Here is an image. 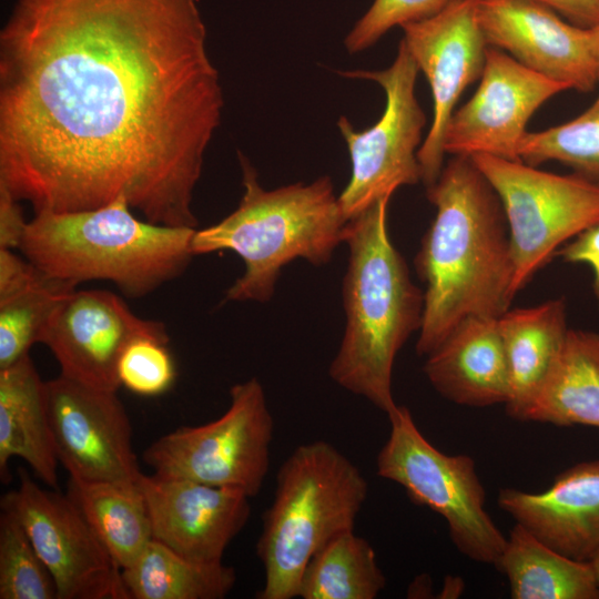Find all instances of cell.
Wrapping results in <instances>:
<instances>
[{"instance_id": "6da1fadb", "label": "cell", "mask_w": 599, "mask_h": 599, "mask_svg": "<svg viewBox=\"0 0 599 599\" xmlns=\"http://www.w3.org/2000/svg\"><path fill=\"white\" fill-rule=\"evenodd\" d=\"M223 91L197 0H16L0 31V191L34 213L124 196L197 225Z\"/></svg>"}, {"instance_id": "7a4b0ae2", "label": "cell", "mask_w": 599, "mask_h": 599, "mask_svg": "<svg viewBox=\"0 0 599 599\" xmlns=\"http://www.w3.org/2000/svg\"><path fill=\"white\" fill-rule=\"evenodd\" d=\"M436 215L415 258L425 283L416 352L427 356L468 316L498 318L514 298L500 199L471 158L454 155L427 187Z\"/></svg>"}, {"instance_id": "3957f363", "label": "cell", "mask_w": 599, "mask_h": 599, "mask_svg": "<svg viewBox=\"0 0 599 599\" xmlns=\"http://www.w3.org/2000/svg\"><path fill=\"white\" fill-rule=\"evenodd\" d=\"M390 197L379 199L346 224V328L329 366L336 384L365 397L386 415L397 406L392 393L395 357L420 328L424 312V292L413 283L388 234Z\"/></svg>"}, {"instance_id": "277c9868", "label": "cell", "mask_w": 599, "mask_h": 599, "mask_svg": "<svg viewBox=\"0 0 599 599\" xmlns=\"http://www.w3.org/2000/svg\"><path fill=\"white\" fill-rule=\"evenodd\" d=\"M195 230L140 220L120 196L88 211L34 213L18 250L51 277L105 280L141 298L183 274Z\"/></svg>"}, {"instance_id": "5b68a950", "label": "cell", "mask_w": 599, "mask_h": 599, "mask_svg": "<svg viewBox=\"0 0 599 599\" xmlns=\"http://www.w3.org/2000/svg\"><path fill=\"white\" fill-rule=\"evenodd\" d=\"M238 158L244 190L238 206L219 223L195 230L191 251L236 253L244 272L227 288L225 300L263 303L272 298L282 268L293 260L327 264L344 242L348 221L328 176L266 190L247 159Z\"/></svg>"}, {"instance_id": "8992f818", "label": "cell", "mask_w": 599, "mask_h": 599, "mask_svg": "<svg viewBox=\"0 0 599 599\" xmlns=\"http://www.w3.org/2000/svg\"><path fill=\"white\" fill-rule=\"evenodd\" d=\"M367 495L359 468L331 443L297 446L280 467L274 499L262 516L256 554L265 581L256 597H297L312 557L336 536L354 530Z\"/></svg>"}, {"instance_id": "52a82bcc", "label": "cell", "mask_w": 599, "mask_h": 599, "mask_svg": "<svg viewBox=\"0 0 599 599\" xmlns=\"http://www.w3.org/2000/svg\"><path fill=\"white\" fill-rule=\"evenodd\" d=\"M390 432L376 457L379 477L400 485L409 499L441 516L457 550L496 565L507 538L485 509L486 491L468 455H447L418 429L409 409L387 415Z\"/></svg>"}, {"instance_id": "ba28073f", "label": "cell", "mask_w": 599, "mask_h": 599, "mask_svg": "<svg viewBox=\"0 0 599 599\" xmlns=\"http://www.w3.org/2000/svg\"><path fill=\"white\" fill-rule=\"evenodd\" d=\"M230 397L215 420L180 427L143 451L155 475L238 489L250 498L258 494L270 467L273 416L255 377L234 385Z\"/></svg>"}, {"instance_id": "9c48e42d", "label": "cell", "mask_w": 599, "mask_h": 599, "mask_svg": "<svg viewBox=\"0 0 599 599\" xmlns=\"http://www.w3.org/2000/svg\"><path fill=\"white\" fill-rule=\"evenodd\" d=\"M498 194L508 224L515 297L560 245L599 223V184L522 161L470 156Z\"/></svg>"}, {"instance_id": "30bf717a", "label": "cell", "mask_w": 599, "mask_h": 599, "mask_svg": "<svg viewBox=\"0 0 599 599\" xmlns=\"http://www.w3.org/2000/svg\"><path fill=\"white\" fill-rule=\"evenodd\" d=\"M419 69L400 41L393 63L384 70L344 71L351 79L369 80L385 93V108L379 120L364 131H356L346 116L337 128L351 158V179L338 195L347 221L372 204L392 196L400 186L422 181L417 153L426 115L416 97Z\"/></svg>"}, {"instance_id": "8fae6325", "label": "cell", "mask_w": 599, "mask_h": 599, "mask_svg": "<svg viewBox=\"0 0 599 599\" xmlns=\"http://www.w3.org/2000/svg\"><path fill=\"white\" fill-rule=\"evenodd\" d=\"M1 510L22 525L57 586L58 599H130L122 570L68 495L41 488L23 468Z\"/></svg>"}, {"instance_id": "7c38bea8", "label": "cell", "mask_w": 599, "mask_h": 599, "mask_svg": "<svg viewBox=\"0 0 599 599\" xmlns=\"http://www.w3.org/2000/svg\"><path fill=\"white\" fill-rule=\"evenodd\" d=\"M45 399L54 454L71 478L139 483L130 418L115 390L60 374L45 382Z\"/></svg>"}, {"instance_id": "4fadbf2b", "label": "cell", "mask_w": 599, "mask_h": 599, "mask_svg": "<svg viewBox=\"0 0 599 599\" xmlns=\"http://www.w3.org/2000/svg\"><path fill=\"white\" fill-rule=\"evenodd\" d=\"M402 42L428 81L433 120L418 150L422 182L432 186L444 167V139L458 99L480 79L488 44L476 0H458L429 18L400 27Z\"/></svg>"}, {"instance_id": "5bb4252c", "label": "cell", "mask_w": 599, "mask_h": 599, "mask_svg": "<svg viewBox=\"0 0 599 599\" xmlns=\"http://www.w3.org/2000/svg\"><path fill=\"white\" fill-rule=\"evenodd\" d=\"M565 90L566 85L488 45L476 92L449 120L445 153L520 161L519 148L529 119L548 99Z\"/></svg>"}, {"instance_id": "9a60e30c", "label": "cell", "mask_w": 599, "mask_h": 599, "mask_svg": "<svg viewBox=\"0 0 599 599\" xmlns=\"http://www.w3.org/2000/svg\"><path fill=\"white\" fill-rule=\"evenodd\" d=\"M170 341L163 323L136 316L114 293L74 290L58 305L40 337L61 374L79 383L118 392V365L136 337Z\"/></svg>"}, {"instance_id": "2e32d148", "label": "cell", "mask_w": 599, "mask_h": 599, "mask_svg": "<svg viewBox=\"0 0 599 599\" xmlns=\"http://www.w3.org/2000/svg\"><path fill=\"white\" fill-rule=\"evenodd\" d=\"M476 10L489 47L567 89L590 92L599 82L589 28L534 0H476Z\"/></svg>"}, {"instance_id": "e0dca14e", "label": "cell", "mask_w": 599, "mask_h": 599, "mask_svg": "<svg viewBox=\"0 0 599 599\" xmlns=\"http://www.w3.org/2000/svg\"><path fill=\"white\" fill-rule=\"evenodd\" d=\"M139 486L153 540L193 561L222 562L227 546L250 518V497L238 489L155 474H143Z\"/></svg>"}, {"instance_id": "ac0fdd59", "label": "cell", "mask_w": 599, "mask_h": 599, "mask_svg": "<svg viewBox=\"0 0 599 599\" xmlns=\"http://www.w3.org/2000/svg\"><path fill=\"white\" fill-rule=\"evenodd\" d=\"M497 504L516 524L570 559L590 562L599 551V459L564 470L541 493L501 488Z\"/></svg>"}, {"instance_id": "d6986e66", "label": "cell", "mask_w": 599, "mask_h": 599, "mask_svg": "<svg viewBox=\"0 0 599 599\" xmlns=\"http://www.w3.org/2000/svg\"><path fill=\"white\" fill-rule=\"evenodd\" d=\"M424 373L446 399L464 406L506 404L510 385L498 319L464 318L426 356Z\"/></svg>"}, {"instance_id": "ffe728a7", "label": "cell", "mask_w": 599, "mask_h": 599, "mask_svg": "<svg viewBox=\"0 0 599 599\" xmlns=\"http://www.w3.org/2000/svg\"><path fill=\"white\" fill-rule=\"evenodd\" d=\"M22 458L47 486L57 489L58 459L48 419L45 382L30 355L0 369V478L10 480L9 461Z\"/></svg>"}, {"instance_id": "44dd1931", "label": "cell", "mask_w": 599, "mask_h": 599, "mask_svg": "<svg viewBox=\"0 0 599 599\" xmlns=\"http://www.w3.org/2000/svg\"><path fill=\"white\" fill-rule=\"evenodd\" d=\"M497 319L510 385L506 412L520 420L569 329L566 301L557 297L536 306L508 308Z\"/></svg>"}, {"instance_id": "7402d4cb", "label": "cell", "mask_w": 599, "mask_h": 599, "mask_svg": "<svg viewBox=\"0 0 599 599\" xmlns=\"http://www.w3.org/2000/svg\"><path fill=\"white\" fill-rule=\"evenodd\" d=\"M520 420L599 428V333L568 329Z\"/></svg>"}, {"instance_id": "603a6c76", "label": "cell", "mask_w": 599, "mask_h": 599, "mask_svg": "<svg viewBox=\"0 0 599 599\" xmlns=\"http://www.w3.org/2000/svg\"><path fill=\"white\" fill-rule=\"evenodd\" d=\"M514 599H599L590 562L570 559L516 524L495 565Z\"/></svg>"}, {"instance_id": "cb8c5ba5", "label": "cell", "mask_w": 599, "mask_h": 599, "mask_svg": "<svg viewBox=\"0 0 599 599\" xmlns=\"http://www.w3.org/2000/svg\"><path fill=\"white\" fill-rule=\"evenodd\" d=\"M67 495L121 570L134 564L153 539L139 483L83 481L69 477Z\"/></svg>"}, {"instance_id": "d4e9b609", "label": "cell", "mask_w": 599, "mask_h": 599, "mask_svg": "<svg viewBox=\"0 0 599 599\" xmlns=\"http://www.w3.org/2000/svg\"><path fill=\"white\" fill-rule=\"evenodd\" d=\"M122 578L130 599H222L236 582L233 567L186 559L153 539Z\"/></svg>"}, {"instance_id": "484cf974", "label": "cell", "mask_w": 599, "mask_h": 599, "mask_svg": "<svg viewBox=\"0 0 599 599\" xmlns=\"http://www.w3.org/2000/svg\"><path fill=\"white\" fill-rule=\"evenodd\" d=\"M386 586L372 545L343 532L319 549L305 567L297 591L302 599H374Z\"/></svg>"}, {"instance_id": "4316f807", "label": "cell", "mask_w": 599, "mask_h": 599, "mask_svg": "<svg viewBox=\"0 0 599 599\" xmlns=\"http://www.w3.org/2000/svg\"><path fill=\"white\" fill-rule=\"evenodd\" d=\"M77 285L40 271L22 290L0 298V369L29 355L54 309Z\"/></svg>"}, {"instance_id": "83f0119b", "label": "cell", "mask_w": 599, "mask_h": 599, "mask_svg": "<svg viewBox=\"0 0 599 599\" xmlns=\"http://www.w3.org/2000/svg\"><path fill=\"white\" fill-rule=\"evenodd\" d=\"M519 158L534 166L558 161L599 184V95L577 118L544 131L527 132Z\"/></svg>"}, {"instance_id": "f1b7e54d", "label": "cell", "mask_w": 599, "mask_h": 599, "mask_svg": "<svg viewBox=\"0 0 599 599\" xmlns=\"http://www.w3.org/2000/svg\"><path fill=\"white\" fill-rule=\"evenodd\" d=\"M0 599H58L55 582L20 521L0 515Z\"/></svg>"}, {"instance_id": "f546056e", "label": "cell", "mask_w": 599, "mask_h": 599, "mask_svg": "<svg viewBox=\"0 0 599 599\" xmlns=\"http://www.w3.org/2000/svg\"><path fill=\"white\" fill-rule=\"evenodd\" d=\"M167 344L169 341L153 336L134 338L119 361L120 384L142 396H156L170 389L176 370Z\"/></svg>"}, {"instance_id": "4dcf8cb0", "label": "cell", "mask_w": 599, "mask_h": 599, "mask_svg": "<svg viewBox=\"0 0 599 599\" xmlns=\"http://www.w3.org/2000/svg\"><path fill=\"white\" fill-rule=\"evenodd\" d=\"M458 0H374L345 37L349 53L374 45L394 27L419 21L440 12Z\"/></svg>"}, {"instance_id": "1f68e13d", "label": "cell", "mask_w": 599, "mask_h": 599, "mask_svg": "<svg viewBox=\"0 0 599 599\" xmlns=\"http://www.w3.org/2000/svg\"><path fill=\"white\" fill-rule=\"evenodd\" d=\"M566 263L588 264L593 273L592 291L599 307V223L579 233L573 241L557 251Z\"/></svg>"}, {"instance_id": "d6a6232c", "label": "cell", "mask_w": 599, "mask_h": 599, "mask_svg": "<svg viewBox=\"0 0 599 599\" xmlns=\"http://www.w3.org/2000/svg\"><path fill=\"white\" fill-rule=\"evenodd\" d=\"M40 270L9 248H0V298H4L37 278Z\"/></svg>"}, {"instance_id": "836d02e7", "label": "cell", "mask_w": 599, "mask_h": 599, "mask_svg": "<svg viewBox=\"0 0 599 599\" xmlns=\"http://www.w3.org/2000/svg\"><path fill=\"white\" fill-rule=\"evenodd\" d=\"M27 223L19 202L0 191V248H18Z\"/></svg>"}, {"instance_id": "e575fe53", "label": "cell", "mask_w": 599, "mask_h": 599, "mask_svg": "<svg viewBox=\"0 0 599 599\" xmlns=\"http://www.w3.org/2000/svg\"><path fill=\"white\" fill-rule=\"evenodd\" d=\"M582 28L599 23V0H534Z\"/></svg>"}, {"instance_id": "d590c367", "label": "cell", "mask_w": 599, "mask_h": 599, "mask_svg": "<svg viewBox=\"0 0 599 599\" xmlns=\"http://www.w3.org/2000/svg\"><path fill=\"white\" fill-rule=\"evenodd\" d=\"M432 591V582L428 576H418L410 583L408 597L410 598H427Z\"/></svg>"}, {"instance_id": "8d00e7d4", "label": "cell", "mask_w": 599, "mask_h": 599, "mask_svg": "<svg viewBox=\"0 0 599 599\" xmlns=\"http://www.w3.org/2000/svg\"><path fill=\"white\" fill-rule=\"evenodd\" d=\"M464 581L459 577H446L438 598H457L464 590Z\"/></svg>"}, {"instance_id": "74e56055", "label": "cell", "mask_w": 599, "mask_h": 599, "mask_svg": "<svg viewBox=\"0 0 599 599\" xmlns=\"http://www.w3.org/2000/svg\"><path fill=\"white\" fill-rule=\"evenodd\" d=\"M589 29L591 33L592 47L595 51V57H596L597 67H598V77H599V23Z\"/></svg>"}, {"instance_id": "f35d334b", "label": "cell", "mask_w": 599, "mask_h": 599, "mask_svg": "<svg viewBox=\"0 0 599 599\" xmlns=\"http://www.w3.org/2000/svg\"><path fill=\"white\" fill-rule=\"evenodd\" d=\"M590 564H591V566H592L595 576H596L597 581H598V583H599V551H598L597 555L593 557V559L590 561Z\"/></svg>"}]
</instances>
